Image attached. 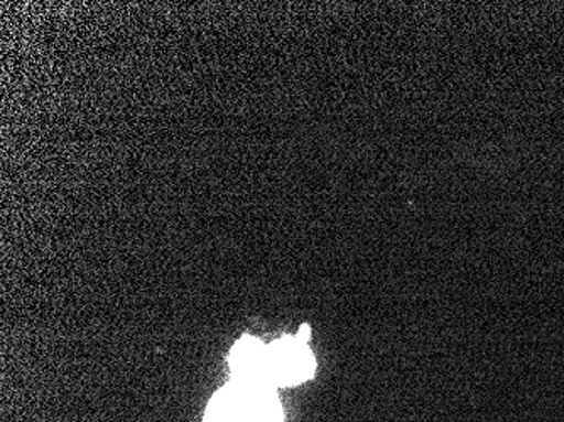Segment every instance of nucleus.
Segmentation results:
<instances>
[{"mask_svg": "<svg viewBox=\"0 0 564 422\" xmlns=\"http://www.w3.org/2000/svg\"><path fill=\"white\" fill-rule=\"evenodd\" d=\"M205 422H282L281 404L271 387L236 380L212 399Z\"/></svg>", "mask_w": 564, "mask_h": 422, "instance_id": "1", "label": "nucleus"}, {"mask_svg": "<svg viewBox=\"0 0 564 422\" xmlns=\"http://www.w3.org/2000/svg\"><path fill=\"white\" fill-rule=\"evenodd\" d=\"M315 374V358L300 336H286L268 347L265 355V383L269 387L297 386L312 379Z\"/></svg>", "mask_w": 564, "mask_h": 422, "instance_id": "2", "label": "nucleus"}, {"mask_svg": "<svg viewBox=\"0 0 564 422\" xmlns=\"http://www.w3.org/2000/svg\"><path fill=\"white\" fill-rule=\"evenodd\" d=\"M265 355H268V347L258 338L246 336L240 339L230 354V367H232L237 380L268 386L265 383Z\"/></svg>", "mask_w": 564, "mask_h": 422, "instance_id": "3", "label": "nucleus"}]
</instances>
